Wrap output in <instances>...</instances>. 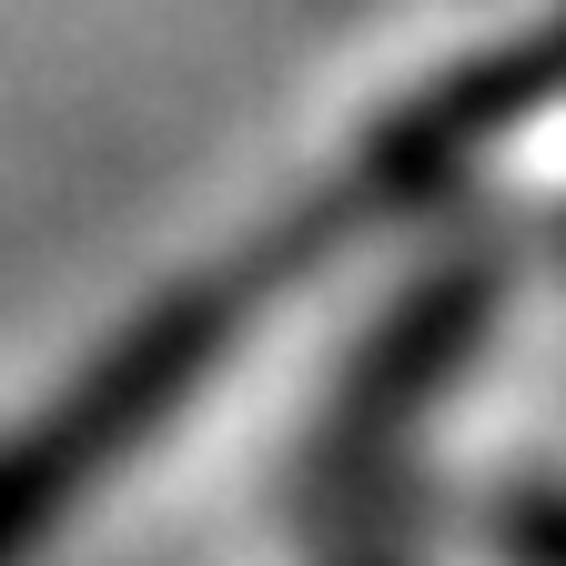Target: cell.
<instances>
[{
    "label": "cell",
    "instance_id": "1",
    "mask_svg": "<svg viewBox=\"0 0 566 566\" xmlns=\"http://www.w3.org/2000/svg\"><path fill=\"white\" fill-rule=\"evenodd\" d=\"M243 324V283H192V294L153 304L92 375H71L21 436H0V566H21L82 495L153 436V424L223 365V344Z\"/></svg>",
    "mask_w": 566,
    "mask_h": 566
},
{
    "label": "cell",
    "instance_id": "2",
    "mask_svg": "<svg viewBox=\"0 0 566 566\" xmlns=\"http://www.w3.org/2000/svg\"><path fill=\"white\" fill-rule=\"evenodd\" d=\"M495 566H566V485H516L485 506Z\"/></svg>",
    "mask_w": 566,
    "mask_h": 566
},
{
    "label": "cell",
    "instance_id": "3",
    "mask_svg": "<svg viewBox=\"0 0 566 566\" xmlns=\"http://www.w3.org/2000/svg\"><path fill=\"white\" fill-rule=\"evenodd\" d=\"M375 566H405V556H375Z\"/></svg>",
    "mask_w": 566,
    "mask_h": 566
}]
</instances>
